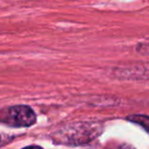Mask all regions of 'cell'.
I'll use <instances>...</instances> for the list:
<instances>
[{
  "label": "cell",
  "mask_w": 149,
  "mask_h": 149,
  "mask_svg": "<svg viewBox=\"0 0 149 149\" xmlns=\"http://www.w3.org/2000/svg\"><path fill=\"white\" fill-rule=\"evenodd\" d=\"M15 137L11 136V135L8 134H4V133H0V147L5 146L8 143H10L11 141L13 140Z\"/></svg>",
  "instance_id": "5"
},
{
  "label": "cell",
  "mask_w": 149,
  "mask_h": 149,
  "mask_svg": "<svg viewBox=\"0 0 149 149\" xmlns=\"http://www.w3.org/2000/svg\"><path fill=\"white\" fill-rule=\"evenodd\" d=\"M113 74L120 80H146L148 77V68L145 64L114 68Z\"/></svg>",
  "instance_id": "3"
},
{
  "label": "cell",
  "mask_w": 149,
  "mask_h": 149,
  "mask_svg": "<svg viewBox=\"0 0 149 149\" xmlns=\"http://www.w3.org/2000/svg\"><path fill=\"white\" fill-rule=\"evenodd\" d=\"M103 132V126L99 123L80 122L59 128L52 134V140L56 144L80 146L93 142Z\"/></svg>",
  "instance_id": "1"
},
{
  "label": "cell",
  "mask_w": 149,
  "mask_h": 149,
  "mask_svg": "<svg viewBox=\"0 0 149 149\" xmlns=\"http://www.w3.org/2000/svg\"><path fill=\"white\" fill-rule=\"evenodd\" d=\"M127 120H130L135 124H138L139 126L143 127L145 131H148V126H149V118L146 114H134V116H129L127 118Z\"/></svg>",
  "instance_id": "4"
},
{
  "label": "cell",
  "mask_w": 149,
  "mask_h": 149,
  "mask_svg": "<svg viewBox=\"0 0 149 149\" xmlns=\"http://www.w3.org/2000/svg\"><path fill=\"white\" fill-rule=\"evenodd\" d=\"M35 111L29 105H13L0 108V123L13 128H27L35 125Z\"/></svg>",
  "instance_id": "2"
}]
</instances>
